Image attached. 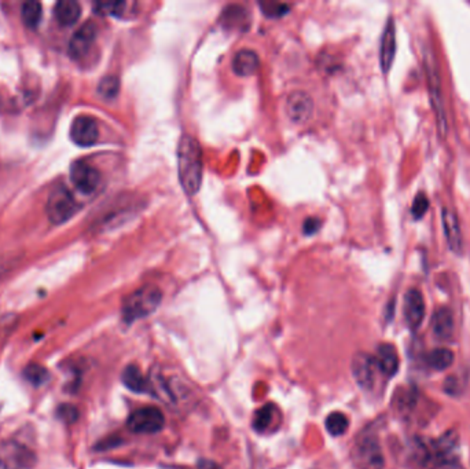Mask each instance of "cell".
Instances as JSON below:
<instances>
[{"label":"cell","mask_w":470,"mask_h":469,"mask_svg":"<svg viewBox=\"0 0 470 469\" xmlns=\"http://www.w3.org/2000/svg\"><path fill=\"white\" fill-rule=\"evenodd\" d=\"M203 153L200 144L190 135H183L178 146V174L183 190L193 196L203 182Z\"/></svg>","instance_id":"obj_1"},{"label":"cell","mask_w":470,"mask_h":469,"mask_svg":"<svg viewBox=\"0 0 470 469\" xmlns=\"http://www.w3.org/2000/svg\"><path fill=\"white\" fill-rule=\"evenodd\" d=\"M162 299V292L155 285H146L132 292L123 303V318L127 323L146 318L155 313Z\"/></svg>","instance_id":"obj_2"},{"label":"cell","mask_w":470,"mask_h":469,"mask_svg":"<svg viewBox=\"0 0 470 469\" xmlns=\"http://www.w3.org/2000/svg\"><path fill=\"white\" fill-rule=\"evenodd\" d=\"M425 70L428 77V89L430 95V102L436 117V125L439 135L444 139L447 137L448 131V123H447V114L443 104V95H441V86H440V77L436 68V61L433 58V54L430 52H425Z\"/></svg>","instance_id":"obj_3"},{"label":"cell","mask_w":470,"mask_h":469,"mask_svg":"<svg viewBox=\"0 0 470 469\" xmlns=\"http://www.w3.org/2000/svg\"><path fill=\"white\" fill-rule=\"evenodd\" d=\"M352 457L359 469H384L385 459L381 445L375 435H361L355 442Z\"/></svg>","instance_id":"obj_4"},{"label":"cell","mask_w":470,"mask_h":469,"mask_svg":"<svg viewBox=\"0 0 470 469\" xmlns=\"http://www.w3.org/2000/svg\"><path fill=\"white\" fill-rule=\"evenodd\" d=\"M77 210V204L73 194L65 186L54 187L47 199L46 212L54 224H62L68 222Z\"/></svg>","instance_id":"obj_5"},{"label":"cell","mask_w":470,"mask_h":469,"mask_svg":"<svg viewBox=\"0 0 470 469\" xmlns=\"http://www.w3.org/2000/svg\"><path fill=\"white\" fill-rule=\"evenodd\" d=\"M165 425V417L156 406H145L131 413L127 426L134 433L153 435L159 432Z\"/></svg>","instance_id":"obj_6"},{"label":"cell","mask_w":470,"mask_h":469,"mask_svg":"<svg viewBox=\"0 0 470 469\" xmlns=\"http://www.w3.org/2000/svg\"><path fill=\"white\" fill-rule=\"evenodd\" d=\"M70 180L77 190L91 194L101 183V172L86 161H76L70 167Z\"/></svg>","instance_id":"obj_7"},{"label":"cell","mask_w":470,"mask_h":469,"mask_svg":"<svg viewBox=\"0 0 470 469\" xmlns=\"http://www.w3.org/2000/svg\"><path fill=\"white\" fill-rule=\"evenodd\" d=\"M100 128L97 121L90 116H79L70 125V139L81 148H88L97 144Z\"/></svg>","instance_id":"obj_8"},{"label":"cell","mask_w":470,"mask_h":469,"mask_svg":"<svg viewBox=\"0 0 470 469\" xmlns=\"http://www.w3.org/2000/svg\"><path fill=\"white\" fill-rule=\"evenodd\" d=\"M33 454L22 445L10 442L0 450V469H29L33 466Z\"/></svg>","instance_id":"obj_9"},{"label":"cell","mask_w":470,"mask_h":469,"mask_svg":"<svg viewBox=\"0 0 470 469\" xmlns=\"http://www.w3.org/2000/svg\"><path fill=\"white\" fill-rule=\"evenodd\" d=\"M379 367L375 357L358 353L352 360V374L355 381L365 390H371L375 384Z\"/></svg>","instance_id":"obj_10"},{"label":"cell","mask_w":470,"mask_h":469,"mask_svg":"<svg viewBox=\"0 0 470 469\" xmlns=\"http://www.w3.org/2000/svg\"><path fill=\"white\" fill-rule=\"evenodd\" d=\"M285 110L292 123L303 124L308 121L313 116V98L306 91H300V90L293 91L289 94L286 100Z\"/></svg>","instance_id":"obj_11"},{"label":"cell","mask_w":470,"mask_h":469,"mask_svg":"<svg viewBox=\"0 0 470 469\" xmlns=\"http://www.w3.org/2000/svg\"><path fill=\"white\" fill-rule=\"evenodd\" d=\"M441 223H443L444 237L447 240L448 248L455 255H462V252H464V237H462L458 216L451 209L443 208L441 209Z\"/></svg>","instance_id":"obj_12"},{"label":"cell","mask_w":470,"mask_h":469,"mask_svg":"<svg viewBox=\"0 0 470 469\" xmlns=\"http://www.w3.org/2000/svg\"><path fill=\"white\" fill-rule=\"evenodd\" d=\"M97 38V26L93 22H87L80 26L69 42V55L73 59H81L91 50Z\"/></svg>","instance_id":"obj_13"},{"label":"cell","mask_w":470,"mask_h":469,"mask_svg":"<svg viewBox=\"0 0 470 469\" xmlns=\"http://www.w3.org/2000/svg\"><path fill=\"white\" fill-rule=\"evenodd\" d=\"M405 316L412 329H418L425 318V300L418 289H410L405 296Z\"/></svg>","instance_id":"obj_14"},{"label":"cell","mask_w":470,"mask_h":469,"mask_svg":"<svg viewBox=\"0 0 470 469\" xmlns=\"http://www.w3.org/2000/svg\"><path fill=\"white\" fill-rule=\"evenodd\" d=\"M396 54V26L392 20L388 21L382 40H381V52H379V61H381V68L382 72L386 73L392 68L393 59Z\"/></svg>","instance_id":"obj_15"},{"label":"cell","mask_w":470,"mask_h":469,"mask_svg":"<svg viewBox=\"0 0 470 469\" xmlns=\"http://www.w3.org/2000/svg\"><path fill=\"white\" fill-rule=\"evenodd\" d=\"M260 59L259 55L251 49H242L235 52L233 58V70L241 77H248L256 73L259 69Z\"/></svg>","instance_id":"obj_16"},{"label":"cell","mask_w":470,"mask_h":469,"mask_svg":"<svg viewBox=\"0 0 470 469\" xmlns=\"http://www.w3.org/2000/svg\"><path fill=\"white\" fill-rule=\"evenodd\" d=\"M123 384L132 392L143 394V392H152V385L149 380L143 376L141 369L138 366L128 365L121 374Z\"/></svg>","instance_id":"obj_17"},{"label":"cell","mask_w":470,"mask_h":469,"mask_svg":"<svg viewBox=\"0 0 470 469\" xmlns=\"http://www.w3.org/2000/svg\"><path fill=\"white\" fill-rule=\"evenodd\" d=\"M54 15L59 25L72 26L79 21L81 15V7L75 0H61L54 7Z\"/></svg>","instance_id":"obj_18"},{"label":"cell","mask_w":470,"mask_h":469,"mask_svg":"<svg viewBox=\"0 0 470 469\" xmlns=\"http://www.w3.org/2000/svg\"><path fill=\"white\" fill-rule=\"evenodd\" d=\"M432 329L437 339L440 340L451 339L454 332V318L448 309L441 307L434 313L432 318Z\"/></svg>","instance_id":"obj_19"},{"label":"cell","mask_w":470,"mask_h":469,"mask_svg":"<svg viewBox=\"0 0 470 469\" xmlns=\"http://www.w3.org/2000/svg\"><path fill=\"white\" fill-rule=\"evenodd\" d=\"M379 371L392 377L398 373L399 369V355L396 348L392 344H382L378 348V354L375 357Z\"/></svg>","instance_id":"obj_20"},{"label":"cell","mask_w":470,"mask_h":469,"mask_svg":"<svg viewBox=\"0 0 470 469\" xmlns=\"http://www.w3.org/2000/svg\"><path fill=\"white\" fill-rule=\"evenodd\" d=\"M42 14H43V8L39 1L29 0V1H25L21 7L22 21L29 28H36L39 25L42 20Z\"/></svg>","instance_id":"obj_21"},{"label":"cell","mask_w":470,"mask_h":469,"mask_svg":"<svg viewBox=\"0 0 470 469\" xmlns=\"http://www.w3.org/2000/svg\"><path fill=\"white\" fill-rule=\"evenodd\" d=\"M326 429L331 436H341L347 432L350 421L341 412H333L326 417Z\"/></svg>","instance_id":"obj_22"},{"label":"cell","mask_w":470,"mask_h":469,"mask_svg":"<svg viewBox=\"0 0 470 469\" xmlns=\"http://www.w3.org/2000/svg\"><path fill=\"white\" fill-rule=\"evenodd\" d=\"M24 377L32 385L40 387L49 381L50 373L45 366L39 365V364H29L24 370Z\"/></svg>","instance_id":"obj_23"},{"label":"cell","mask_w":470,"mask_h":469,"mask_svg":"<svg viewBox=\"0 0 470 469\" xmlns=\"http://www.w3.org/2000/svg\"><path fill=\"white\" fill-rule=\"evenodd\" d=\"M453 362H454V354L453 351L447 348L433 350L428 357V364L436 370H446L447 367L453 365Z\"/></svg>","instance_id":"obj_24"},{"label":"cell","mask_w":470,"mask_h":469,"mask_svg":"<svg viewBox=\"0 0 470 469\" xmlns=\"http://www.w3.org/2000/svg\"><path fill=\"white\" fill-rule=\"evenodd\" d=\"M276 413V408L272 405V403H268V405H264L263 408H260L256 415H255V418H253V428L259 432H264L272 422L274 420V416Z\"/></svg>","instance_id":"obj_25"},{"label":"cell","mask_w":470,"mask_h":469,"mask_svg":"<svg viewBox=\"0 0 470 469\" xmlns=\"http://www.w3.org/2000/svg\"><path fill=\"white\" fill-rule=\"evenodd\" d=\"M120 90V82L116 76H106L98 86V93L101 94V97H104V100H113L117 97Z\"/></svg>","instance_id":"obj_26"},{"label":"cell","mask_w":470,"mask_h":469,"mask_svg":"<svg viewBox=\"0 0 470 469\" xmlns=\"http://www.w3.org/2000/svg\"><path fill=\"white\" fill-rule=\"evenodd\" d=\"M261 10L267 17L271 18H278L285 15L289 11V6L285 3H278V1H263L260 3Z\"/></svg>","instance_id":"obj_27"},{"label":"cell","mask_w":470,"mask_h":469,"mask_svg":"<svg viewBox=\"0 0 470 469\" xmlns=\"http://www.w3.org/2000/svg\"><path fill=\"white\" fill-rule=\"evenodd\" d=\"M56 416L65 424H75L79 420V409L75 405L63 403L56 409Z\"/></svg>","instance_id":"obj_28"},{"label":"cell","mask_w":470,"mask_h":469,"mask_svg":"<svg viewBox=\"0 0 470 469\" xmlns=\"http://www.w3.org/2000/svg\"><path fill=\"white\" fill-rule=\"evenodd\" d=\"M428 208H429L428 197L423 193H418L414 201H413V206H412V213H413L414 219L423 217V215L428 212Z\"/></svg>","instance_id":"obj_29"},{"label":"cell","mask_w":470,"mask_h":469,"mask_svg":"<svg viewBox=\"0 0 470 469\" xmlns=\"http://www.w3.org/2000/svg\"><path fill=\"white\" fill-rule=\"evenodd\" d=\"M125 7V3L123 1H114V3H98L95 6V11L104 15H118L123 8Z\"/></svg>","instance_id":"obj_30"},{"label":"cell","mask_w":470,"mask_h":469,"mask_svg":"<svg viewBox=\"0 0 470 469\" xmlns=\"http://www.w3.org/2000/svg\"><path fill=\"white\" fill-rule=\"evenodd\" d=\"M320 226H322V222L319 220V219H316V217H310V219H307L306 222H304V226H303V231H304V234H307V236H313V234H315L319 229H320Z\"/></svg>","instance_id":"obj_31"},{"label":"cell","mask_w":470,"mask_h":469,"mask_svg":"<svg viewBox=\"0 0 470 469\" xmlns=\"http://www.w3.org/2000/svg\"><path fill=\"white\" fill-rule=\"evenodd\" d=\"M197 469H223L217 463L212 460H201L197 466Z\"/></svg>","instance_id":"obj_32"}]
</instances>
